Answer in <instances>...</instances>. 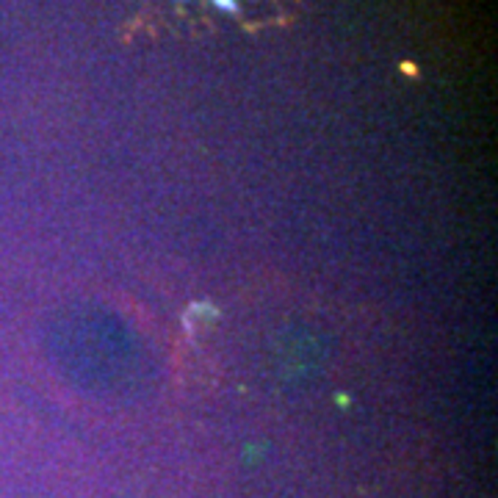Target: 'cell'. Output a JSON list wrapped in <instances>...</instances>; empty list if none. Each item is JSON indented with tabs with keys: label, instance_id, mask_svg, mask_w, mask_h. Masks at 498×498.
I'll list each match as a JSON object with an SVG mask.
<instances>
[{
	"label": "cell",
	"instance_id": "obj_1",
	"mask_svg": "<svg viewBox=\"0 0 498 498\" xmlns=\"http://www.w3.org/2000/svg\"><path fill=\"white\" fill-rule=\"evenodd\" d=\"M213 6L225 14H239V4H235V0H213Z\"/></svg>",
	"mask_w": 498,
	"mask_h": 498
}]
</instances>
